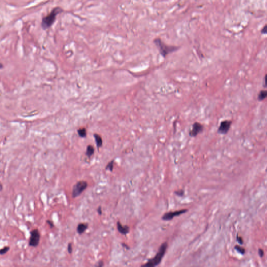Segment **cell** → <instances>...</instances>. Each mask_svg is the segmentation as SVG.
Segmentation results:
<instances>
[{
  "label": "cell",
  "instance_id": "cell-11",
  "mask_svg": "<svg viewBox=\"0 0 267 267\" xmlns=\"http://www.w3.org/2000/svg\"><path fill=\"white\" fill-rule=\"evenodd\" d=\"M94 139H95V141H96L97 148H100L101 147L102 145L103 141L101 136L98 134H94Z\"/></svg>",
  "mask_w": 267,
  "mask_h": 267
},
{
  "label": "cell",
  "instance_id": "cell-20",
  "mask_svg": "<svg viewBox=\"0 0 267 267\" xmlns=\"http://www.w3.org/2000/svg\"><path fill=\"white\" fill-rule=\"evenodd\" d=\"M261 33L262 34H267V25H265L264 27L262 28V29L261 30Z\"/></svg>",
  "mask_w": 267,
  "mask_h": 267
},
{
  "label": "cell",
  "instance_id": "cell-18",
  "mask_svg": "<svg viewBox=\"0 0 267 267\" xmlns=\"http://www.w3.org/2000/svg\"><path fill=\"white\" fill-rule=\"evenodd\" d=\"M235 249H236L238 253H241L242 255H243L245 253V250L244 248L241 247L239 246H236L235 247Z\"/></svg>",
  "mask_w": 267,
  "mask_h": 267
},
{
  "label": "cell",
  "instance_id": "cell-14",
  "mask_svg": "<svg viewBox=\"0 0 267 267\" xmlns=\"http://www.w3.org/2000/svg\"><path fill=\"white\" fill-rule=\"evenodd\" d=\"M77 133L79 137L85 138L87 136V130L85 128H81L77 130Z\"/></svg>",
  "mask_w": 267,
  "mask_h": 267
},
{
  "label": "cell",
  "instance_id": "cell-6",
  "mask_svg": "<svg viewBox=\"0 0 267 267\" xmlns=\"http://www.w3.org/2000/svg\"><path fill=\"white\" fill-rule=\"evenodd\" d=\"M232 122L231 120H226L223 121L220 124L217 129V133L220 135H225L229 131L231 126Z\"/></svg>",
  "mask_w": 267,
  "mask_h": 267
},
{
  "label": "cell",
  "instance_id": "cell-10",
  "mask_svg": "<svg viewBox=\"0 0 267 267\" xmlns=\"http://www.w3.org/2000/svg\"><path fill=\"white\" fill-rule=\"evenodd\" d=\"M88 224L86 223H80L78 225L77 228V231L79 234H82L85 232L86 231V229H87Z\"/></svg>",
  "mask_w": 267,
  "mask_h": 267
},
{
  "label": "cell",
  "instance_id": "cell-7",
  "mask_svg": "<svg viewBox=\"0 0 267 267\" xmlns=\"http://www.w3.org/2000/svg\"><path fill=\"white\" fill-rule=\"evenodd\" d=\"M187 211H188L187 209H181L180 210L166 212L165 213L163 214L162 219L165 221H169L173 219V218L175 217H177L183 213H185Z\"/></svg>",
  "mask_w": 267,
  "mask_h": 267
},
{
  "label": "cell",
  "instance_id": "cell-5",
  "mask_svg": "<svg viewBox=\"0 0 267 267\" xmlns=\"http://www.w3.org/2000/svg\"><path fill=\"white\" fill-rule=\"evenodd\" d=\"M88 186V184L86 181H78L73 186L72 189V196L76 198L81 195L82 192L85 190Z\"/></svg>",
  "mask_w": 267,
  "mask_h": 267
},
{
  "label": "cell",
  "instance_id": "cell-27",
  "mask_svg": "<svg viewBox=\"0 0 267 267\" xmlns=\"http://www.w3.org/2000/svg\"><path fill=\"white\" fill-rule=\"evenodd\" d=\"M266 77H267V76L265 75V79H264V84H265V87H266V80H267V79H266Z\"/></svg>",
  "mask_w": 267,
  "mask_h": 267
},
{
  "label": "cell",
  "instance_id": "cell-24",
  "mask_svg": "<svg viewBox=\"0 0 267 267\" xmlns=\"http://www.w3.org/2000/svg\"><path fill=\"white\" fill-rule=\"evenodd\" d=\"M237 241H238V243H239L240 244H242L243 243V240H242V238H241V237H238V236H237Z\"/></svg>",
  "mask_w": 267,
  "mask_h": 267
},
{
  "label": "cell",
  "instance_id": "cell-2",
  "mask_svg": "<svg viewBox=\"0 0 267 267\" xmlns=\"http://www.w3.org/2000/svg\"><path fill=\"white\" fill-rule=\"evenodd\" d=\"M63 12V9L60 7H56L51 10L49 14L43 17L42 19L41 27L43 29H47L51 27L56 20L58 14Z\"/></svg>",
  "mask_w": 267,
  "mask_h": 267
},
{
  "label": "cell",
  "instance_id": "cell-26",
  "mask_svg": "<svg viewBox=\"0 0 267 267\" xmlns=\"http://www.w3.org/2000/svg\"><path fill=\"white\" fill-rule=\"evenodd\" d=\"M3 189V186L2 183L0 181V192L2 191Z\"/></svg>",
  "mask_w": 267,
  "mask_h": 267
},
{
  "label": "cell",
  "instance_id": "cell-23",
  "mask_svg": "<svg viewBox=\"0 0 267 267\" xmlns=\"http://www.w3.org/2000/svg\"><path fill=\"white\" fill-rule=\"evenodd\" d=\"M258 253L259 255L260 256V257H263V256H264V251L261 249H259L258 250Z\"/></svg>",
  "mask_w": 267,
  "mask_h": 267
},
{
  "label": "cell",
  "instance_id": "cell-13",
  "mask_svg": "<svg viewBox=\"0 0 267 267\" xmlns=\"http://www.w3.org/2000/svg\"><path fill=\"white\" fill-rule=\"evenodd\" d=\"M94 149L91 145H88L87 147L86 151V155L88 157H90L94 153Z\"/></svg>",
  "mask_w": 267,
  "mask_h": 267
},
{
  "label": "cell",
  "instance_id": "cell-19",
  "mask_svg": "<svg viewBox=\"0 0 267 267\" xmlns=\"http://www.w3.org/2000/svg\"><path fill=\"white\" fill-rule=\"evenodd\" d=\"M67 250L69 253H71L73 252V247H72V245L71 243H69L68 244V247H67Z\"/></svg>",
  "mask_w": 267,
  "mask_h": 267
},
{
  "label": "cell",
  "instance_id": "cell-22",
  "mask_svg": "<svg viewBox=\"0 0 267 267\" xmlns=\"http://www.w3.org/2000/svg\"><path fill=\"white\" fill-rule=\"evenodd\" d=\"M46 222H47V223L50 225V228H52L54 227V224H53L52 221H50V220H47V221H46Z\"/></svg>",
  "mask_w": 267,
  "mask_h": 267
},
{
  "label": "cell",
  "instance_id": "cell-9",
  "mask_svg": "<svg viewBox=\"0 0 267 267\" xmlns=\"http://www.w3.org/2000/svg\"><path fill=\"white\" fill-rule=\"evenodd\" d=\"M117 229H118V232L122 234H127L130 231V228L129 226L127 225L123 226L120 221H118L117 222Z\"/></svg>",
  "mask_w": 267,
  "mask_h": 267
},
{
  "label": "cell",
  "instance_id": "cell-21",
  "mask_svg": "<svg viewBox=\"0 0 267 267\" xmlns=\"http://www.w3.org/2000/svg\"><path fill=\"white\" fill-rule=\"evenodd\" d=\"M103 262L102 261H100L96 265V267H103Z\"/></svg>",
  "mask_w": 267,
  "mask_h": 267
},
{
  "label": "cell",
  "instance_id": "cell-16",
  "mask_svg": "<svg viewBox=\"0 0 267 267\" xmlns=\"http://www.w3.org/2000/svg\"><path fill=\"white\" fill-rule=\"evenodd\" d=\"M10 249V248L9 246L4 247L3 248L0 249V255H5V253H7V252H9Z\"/></svg>",
  "mask_w": 267,
  "mask_h": 267
},
{
  "label": "cell",
  "instance_id": "cell-4",
  "mask_svg": "<svg viewBox=\"0 0 267 267\" xmlns=\"http://www.w3.org/2000/svg\"><path fill=\"white\" fill-rule=\"evenodd\" d=\"M41 235L39 229H34L30 232L28 245L32 247H37L40 243Z\"/></svg>",
  "mask_w": 267,
  "mask_h": 267
},
{
  "label": "cell",
  "instance_id": "cell-28",
  "mask_svg": "<svg viewBox=\"0 0 267 267\" xmlns=\"http://www.w3.org/2000/svg\"><path fill=\"white\" fill-rule=\"evenodd\" d=\"M3 68V65H2V64L0 63V69Z\"/></svg>",
  "mask_w": 267,
  "mask_h": 267
},
{
  "label": "cell",
  "instance_id": "cell-25",
  "mask_svg": "<svg viewBox=\"0 0 267 267\" xmlns=\"http://www.w3.org/2000/svg\"><path fill=\"white\" fill-rule=\"evenodd\" d=\"M97 212H98V214H100V215L102 214V209H101V207H99L97 209Z\"/></svg>",
  "mask_w": 267,
  "mask_h": 267
},
{
  "label": "cell",
  "instance_id": "cell-3",
  "mask_svg": "<svg viewBox=\"0 0 267 267\" xmlns=\"http://www.w3.org/2000/svg\"><path fill=\"white\" fill-rule=\"evenodd\" d=\"M154 43L158 48V50L161 55L164 58L168 56L169 53L176 51L179 49V47L173 46L166 45L161 40L160 38H156L154 40Z\"/></svg>",
  "mask_w": 267,
  "mask_h": 267
},
{
  "label": "cell",
  "instance_id": "cell-17",
  "mask_svg": "<svg viewBox=\"0 0 267 267\" xmlns=\"http://www.w3.org/2000/svg\"><path fill=\"white\" fill-rule=\"evenodd\" d=\"M175 195L177 196L178 197H183L184 195V190L183 189L176 190L174 192Z\"/></svg>",
  "mask_w": 267,
  "mask_h": 267
},
{
  "label": "cell",
  "instance_id": "cell-15",
  "mask_svg": "<svg viewBox=\"0 0 267 267\" xmlns=\"http://www.w3.org/2000/svg\"><path fill=\"white\" fill-rule=\"evenodd\" d=\"M113 166H114V160H112V161L108 163V165H106V170H109L110 171H112L113 169Z\"/></svg>",
  "mask_w": 267,
  "mask_h": 267
},
{
  "label": "cell",
  "instance_id": "cell-8",
  "mask_svg": "<svg viewBox=\"0 0 267 267\" xmlns=\"http://www.w3.org/2000/svg\"><path fill=\"white\" fill-rule=\"evenodd\" d=\"M204 126L199 122H196L192 125V129L189 132L190 137H195L204 130Z\"/></svg>",
  "mask_w": 267,
  "mask_h": 267
},
{
  "label": "cell",
  "instance_id": "cell-12",
  "mask_svg": "<svg viewBox=\"0 0 267 267\" xmlns=\"http://www.w3.org/2000/svg\"><path fill=\"white\" fill-rule=\"evenodd\" d=\"M267 96V91L266 90H262L260 91L258 96V100L259 101H263L265 99Z\"/></svg>",
  "mask_w": 267,
  "mask_h": 267
},
{
  "label": "cell",
  "instance_id": "cell-1",
  "mask_svg": "<svg viewBox=\"0 0 267 267\" xmlns=\"http://www.w3.org/2000/svg\"><path fill=\"white\" fill-rule=\"evenodd\" d=\"M168 247L167 243H164L160 247L159 249L158 250L156 255L153 258L150 259L146 262L145 264L141 265V267H156L158 265H159L163 257L165 255L166 252V249Z\"/></svg>",
  "mask_w": 267,
  "mask_h": 267
}]
</instances>
